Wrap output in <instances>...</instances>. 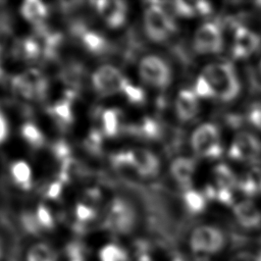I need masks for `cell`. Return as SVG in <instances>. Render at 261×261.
I'll use <instances>...</instances> for the list:
<instances>
[{"instance_id": "14", "label": "cell", "mask_w": 261, "mask_h": 261, "mask_svg": "<svg viewBox=\"0 0 261 261\" xmlns=\"http://www.w3.org/2000/svg\"><path fill=\"white\" fill-rule=\"evenodd\" d=\"M98 128L105 138L113 139L124 129L123 115L117 107H106L98 117Z\"/></svg>"}, {"instance_id": "40", "label": "cell", "mask_w": 261, "mask_h": 261, "mask_svg": "<svg viewBox=\"0 0 261 261\" xmlns=\"http://www.w3.org/2000/svg\"><path fill=\"white\" fill-rule=\"evenodd\" d=\"M260 66H261V63H260Z\"/></svg>"}, {"instance_id": "32", "label": "cell", "mask_w": 261, "mask_h": 261, "mask_svg": "<svg viewBox=\"0 0 261 261\" xmlns=\"http://www.w3.org/2000/svg\"><path fill=\"white\" fill-rule=\"evenodd\" d=\"M193 92L198 98H205V99L214 98V92L212 90V87L203 74H201L197 79Z\"/></svg>"}, {"instance_id": "3", "label": "cell", "mask_w": 261, "mask_h": 261, "mask_svg": "<svg viewBox=\"0 0 261 261\" xmlns=\"http://www.w3.org/2000/svg\"><path fill=\"white\" fill-rule=\"evenodd\" d=\"M136 68L141 83L154 90H165L172 82L169 63L158 54L147 53L141 56Z\"/></svg>"}, {"instance_id": "33", "label": "cell", "mask_w": 261, "mask_h": 261, "mask_svg": "<svg viewBox=\"0 0 261 261\" xmlns=\"http://www.w3.org/2000/svg\"><path fill=\"white\" fill-rule=\"evenodd\" d=\"M64 182L60 178H56L49 182L45 190V197L49 200H58L63 193Z\"/></svg>"}, {"instance_id": "34", "label": "cell", "mask_w": 261, "mask_h": 261, "mask_svg": "<svg viewBox=\"0 0 261 261\" xmlns=\"http://www.w3.org/2000/svg\"><path fill=\"white\" fill-rule=\"evenodd\" d=\"M21 223L24 229L32 234H37L42 230L34 212H24L21 216Z\"/></svg>"}, {"instance_id": "31", "label": "cell", "mask_w": 261, "mask_h": 261, "mask_svg": "<svg viewBox=\"0 0 261 261\" xmlns=\"http://www.w3.org/2000/svg\"><path fill=\"white\" fill-rule=\"evenodd\" d=\"M100 261H127V254L116 244H107L99 252Z\"/></svg>"}, {"instance_id": "11", "label": "cell", "mask_w": 261, "mask_h": 261, "mask_svg": "<svg viewBox=\"0 0 261 261\" xmlns=\"http://www.w3.org/2000/svg\"><path fill=\"white\" fill-rule=\"evenodd\" d=\"M222 45L221 32L214 23H204L195 33L194 49L200 54L218 53L222 50Z\"/></svg>"}, {"instance_id": "15", "label": "cell", "mask_w": 261, "mask_h": 261, "mask_svg": "<svg viewBox=\"0 0 261 261\" xmlns=\"http://www.w3.org/2000/svg\"><path fill=\"white\" fill-rule=\"evenodd\" d=\"M8 175L10 181L22 191H29L34 185V169L32 164L22 158L14 159L9 163Z\"/></svg>"}, {"instance_id": "35", "label": "cell", "mask_w": 261, "mask_h": 261, "mask_svg": "<svg viewBox=\"0 0 261 261\" xmlns=\"http://www.w3.org/2000/svg\"><path fill=\"white\" fill-rule=\"evenodd\" d=\"M170 10L181 17H192L195 15V7L184 1H175L170 3Z\"/></svg>"}, {"instance_id": "18", "label": "cell", "mask_w": 261, "mask_h": 261, "mask_svg": "<svg viewBox=\"0 0 261 261\" xmlns=\"http://www.w3.org/2000/svg\"><path fill=\"white\" fill-rule=\"evenodd\" d=\"M174 108L176 116L179 120H192L199 111L198 97L192 90H180L175 97Z\"/></svg>"}, {"instance_id": "28", "label": "cell", "mask_w": 261, "mask_h": 261, "mask_svg": "<svg viewBox=\"0 0 261 261\" xmlns=\"http://www.w3.org/2000/svg\"><path fill=\"white\" fill-rule=\"evenodd\" d=\"M215 181L218 186V189H228L231 190V188L236 185V176L232 170L225 164H219L215 166L213 170Z\"/></svg>"}, {"instance_id": "9", "label": "cell", "mask_w": 261, "mask_h": 261, "mask_svg": "<svg viewBox=\"0 0 261 261\" xmlns=\"http://www.w3.org/2000/svg\"><path fill=\"white\" fill-rule=\"evenodd\" d=\"M132 171L142 179L155 178L161 169L159 157L146 147H130Z\"/></svg>"}, {"instance_id": "17", "label": "cell", "mask_w": 261, "mask_h": 261, "mask_svg": "<svg viewBox=\"0 0 261 261\" xmlns=\"http://www.w3.org/2000/svg\"><path fill=\"white\" fill-rule=\"evenodd\" d=\"M196 169V163L189 157H177L170 163L169 171L172 178L178 186L186 190H190L193 184V177Z\"/></svg>"}, {"instance_id": "37", "label": "cell", "mask_w": 261, "mask_h": 261, "mask_svg": "<svg viewBox=\"0 0 261 261\" xmlns=\"http://www.w3.org/2000/svg\"><path fill=\"white\" fill-rule=\"evenodd\" d=\"M194 7H195V10H197L201 14H207L210 11V9H211L209 3L203 2V1L197 2Z\"/></svg>"}, {"instance_id": "2", "label": "cell", "mask_w": 261, "mask_h": 261, "mask_svg": "<svg viewBox=\"0 0 261 261\" xmlns=\"http://www.w3.org/2000/svg\"><path fill=\"white\" fill-rule=\"evenodd\" d=\"M214 92V98L223 102L233 100L240 93V82L234 67L228 62L209 64L203 72Z\"/></svg>"}, {"instance_id": "26", "label": "cell", "mask_w": 261, "mask_h": 261, "mask_svg": "<svg viewBox=\"0 0 261 261\" xmlns=\"http://www.w3.org/2000/svg\"><path fill=\"white\" fill-rule=\"evenodd\" d=\"M120 95H122L124 100L133 106L143 105L146 102L147 98L146 90L142 86L132 83L129 81H127L124 85Z\"/></svg>"}, {"instance_id": "5", "label": "cell", "mask_w": 261, "mask_h": 261, "mask_svg": "<svg viewBox=\"0 0 261 261\" xmlns=\"http://www.w3.org/2000/svg\"><path fill=\"white\" fill-rule=\"evenodd\" d=\"M15 95L25 101H40L46 97L49 89L47 76L38 68H28L11 80Z\"/></svg>"}, {"instance_id": "13", "label": "cell", "mask_w": 261, "mask_h": 261, "mask_svg": "<svg viewBox=\"0 0 261 261\" xmlns=\"http://www.w3.org/2000/svg\"><path fill=\"white\" fill-rule=\"evenodd\" d=\"M260 42V37L256 33L240 27L234 33L232 54L236 58H247L259 48Z\"/></svg>"}, {"instance_id": "19", "label": "cell", "mask_w": 261, "mask_h": 261, "mask_svg": "<svg viewBox=\"0 0 261 261\" xmlns=\"http://www.w3.org/2000/svg\"><path fill=\"white\" fill-rule=\"evenodd\" d=\"M48 113L60 126H68L74 121L72 95L68 92L66 96L56 100L49 106Z\"/></svg>"}, {"instance_id": "12", "label": "cell", "mask_w": 261, "mask_h": 261, "mask_svg": "<svg viewBox=\"0 0 261 261\" xmlns=\"http://www.w3.org/2000/svg\"><path fill=\"white\" fill-rule=\"evenodd\" d=\"M261 152L260 141L252 134L242 132L239 133L229 148V156L240 161H253Z\"/></svg>"}, {"instance_id": "38", "label": "cell", "mask_w": 261, "mask_h": 261, "mask_svg": "<svg viewBox=\"0 0 261 261\" xmlns=\"http://www.w3.org/2000/svg\"><path fill=\"white\" fill-rule=\"evenodd\" d=\"M3 47L0 44V74L2 73V59H3Z\"/></svg>"}, {"instance_id": "39", "label": "cell", "mask_w": 261, "mask_h": 261, "mask_svg": "<svg viewBox=\"0 0 261 261\" xmlns=\"http://www.w3.org/2000/svg\"><path fill=\"white\" fill-rule=\"evenodd\" d=\"M1 255H2V250H1V245H0V257H1Z\"/></svg>"}, {"instance_id": "10", "label": "cell", "mask_w": 261, "mask_h": 261, "mask_svg": "<svg viewBox=\"0 0 261 261\" xmlns=\"http://www.w3.org/2000/svg\"><path fill=\"white\" fill-rule=\"evenodd\" d=\"M91 5L108 29L119 30L126 23L128 8L125 2L94 1Z\"/></svg>"}, {"instance_id": "23", "label": "cell", "mask_w": 261, "mask_h": 261, "mask_svg": "<svg viewBox=\"0 0 261 261\" xmlns=\"http://www.w3.org/2000/svg\"><path fill=\"white\" fill-rule=\"evenodd\" d=\"M22 141L31 148L40 149L46 143V137L40 126L34 121H24L19 127Z\"/></svg>"}, {"instance_id": "22", "label": "cell", "mask_w": 261, "mask_h": 261, "mask_svg": "<svg viewBox=\"0 0 261 261\" xmlns=\"http://www.w3.org/2000/svg\"><path fill=\"white\" fill-rule=\"evenodd\" d=\"M14 49L18 58L24 61H36L43 53V46L40 39L34 36L18 40Z\"/></svg>"}, {"instance_id": "20", "label": "cell", "mask_w": 261, "mask_h": 261, "mask_svg": "<svg viewBox=\"0 0 261 261\" xmlns=\"http://www.w3.org/2000/svg\"><path fill=\"white\" fill-rule=\"evenodd\" d=\"M233 214L241 225L256 228L261 225V211L251 201H242L233 206Z\"/></svg>"}, {"instance_id": "4", "label": "cell", "mask_w": 261, "mask_h": 261, "mask_svg": "<svg viewBox=\"0 0 261 261\" xmlns=\"http://www.w3.org/2000/svg\"><path fill=\"white\" fill-rule=\"evenodd\" d=\"M128 79L112 63L98 65L90 74V86L99 97H111L121 93Z\"/></svg>"}, {"instance_id": "24", "label": "cell", "mask_w": 261, "mask_h": 261, "mask_svg": "<svg viewBox=\"0 0 261 261\" xmlns=\"http://www.w3.org/2000/svg\"><path fill=\"white\" fill-rule=\"evenodd\" d=\"M130 130L134 135L145 140H156L161 135L160 124L150 116H145L137 123H134Z\"/></svg>"}, {"instance_id": "36", "label": "cell", "mask_w": 261, "mask_h": 261, "mask_svg": "<svg viewBox=\"0 0 261 261\" xmlns=\"http://www.w3.org/2000/svg\"><path fill=\"white\" fill-rule=\"evenodd\" d=\"M10 124L6 114L0 109V146L4 144L9 138Z\"/></svg>"}, {"instance_id": "25", "label": "cell", "mask_w": 261, "mask_h": 261, "mask_svg": "<svg viewBox=\"0 0 261 261\" xmlns=\"http://www.w3.org/2000/svg\"><path fill=\"white\" fill-rule=\"evenodd\" d=\"M73 214L80 223H88L93 221L97 217L96 202L83 197V199L75 203Z\"/></svg>"}, {"instance_id": "1", "label": "cell", "mask_w": 261, "mask_h": 261, "mask_svg": "<svg viewBox=\"0 0 261 261\" xmlns=\"http://www.w3.org/2000/svg\"><path fill=\"white\" fill-rule=\"evenodd\" d=\"M143 31L153 43H164L176 31L171 13L160 2H148L142 13Z\"/></svg>"}, {"instance_id": "7", "label": "cell", "mask_w": 261, "mask_h": 261, "mask_svg": "<svg viewBox=\"0 0 261 261\" xmlns=\"http://www.w3.org/2000/svg\"><path fill=\"white\" fill-rule=\"evenodd\" d=\"M191 145L197 155L205 158H217L222 152L219 132L212 123L198 126L192 134Z\"/></svg>"}, {"instance_id": "6", "label": "cell", "mask_w": 261, "mask_h": 261, "mask_svg": "<svg viewBox=\"0 0 261 261\" xmlns=\"http://www.w3.org/2000/svg\"><path fill=\"white\" fill-rule=\"evenodd\" d=\"M138 214L134 205L125 198L116 196L111 199L106 212V224L116 233L130 232L137 224Z\"/></svg>"}, {"instance_id": "29", "label": "cell", "mask_w": 261, "mask_h": 261, "mask_svg": "<svg viewBox=\"0 0 261 261\" xmlns=\"http://www.w3.org/2000/svg\"><path fill=\"white\" fill-rule=\"evenodd\" d=\"M184 202L187 209L191 213H201L206 206L205 197L201 193L192 189L185 192Z\"/></svg>"}, {"instance_id": "8", "label": "cell", "mask_w": 261, "mask_h": 261, "mask_svg": "<svg viewBox=\"0 0 261 261\" xmlns=\"http://www.w3.org/2000/svg\"><path fill=\"white\" fill-rule=\"evenodd\" d=\"M225 244L224 234L212 225L196 227L190 238V246L196 253L214 254L219 252Z\"/></svg>"}, {"instance_id": "27", "label": "cell", "mask_w": 261, "mask_h": 261, "mask_svg": "<svg viewBox=\"0 0 261 261\" xmlns=\"http://www.w3.org/2000/svg\"><path fill=\"white\" fill-rule=\"evenodd\" d=\"M27 261H57V253L50 245L38 243L30 248Z\"/></svg>"}, {"instance_id": "21", "label": "cell", "mask_w": 261, "mask_h": 261, "mask_svg": "<svg viewBox=\"0 0 261 261\" xmlns=\"http://www.w3.org/2000/svg\"><path fill=\"white\" fill-rule=\"evenodd\" d=\"M18 12L27 22L41 27L49 15V8L43 1L27 0L20 4Z\"/></svg>"}, {"instance_id": "16", "label": "cell", "mask_w": 261, "mask_h": 261, "mask_svg": "<svg viewBox=\"0 0 261 261\" xmlns=\"http://www.w3.org/2000/svg\"><path fill=\"white\" fill-rule=\"evenodd\" d=\"M75 36L79 38L82 47L94 55H100L107 51L108 41L102 33L94 29L77 28Z\"/></svg>"}, {"instance_id": "30", "label": "cell", "mask_w": 261, "mask_h": 261, "mask_svg": "<svg viewBox=\"0 0 261 261\" xmlns=\"http://www.w3.org/2000/svg\"><path fill=\"white\" fill-rule=\"evenodd\" d=\"M34 213H35L36 219H37L42 230L43 229L49 230V229L54 228L55 218H54V215L48 205H46L44 203L38 204Z\"/></svg>"}]
</instances>
